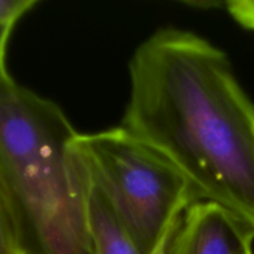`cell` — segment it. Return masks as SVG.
I'll list each match as a JSON object with an SVG mask.
<instances>
[{
  "label": "cell",
  "instance_id": "obj_1",
  "mask_svg": "<svg viewBox=\"0 0 254 254\" xmlns=\"http://www.w3.org/2000/svg\"><path fill=\"white\" fill-rule=\"evenodd\" d=\"M122 127L168 159L198 201L254 228V101L227 55L205 37L159 29L129 62Z\"/></svg>",
  "mask_w": 254,
  "mask_h": 254
},
{
  "label": "cell",
  "instance_id": "obj_2",
  "mask_svg": "<svg viewBox=\"0 0 254 254\" xmlns=\"http://www.w3.org/2000/svg\"><path fill=\"white\" fill-rule=\"evenodd\" d=\"M59 104L15 84L0 94V169L24 220L27 253L94 254L91 183Z\"/></svg>",
  "mask_w": 254,
  "mask_h": 254
},
{
  "label": "cell",
  "instance_id": "obj_3",
  "mask_svg": "<svg viewBox=\"0 0 254 254\" xmlns=\"http://www.w3.org/2000/svg\"><path fill=\"white\" fill-rule=\"evenodd\" d=\"M91 186L111 206L140 254H166L184 216L198 202L178 168L124 127L74 138Z\"/></svg>",
  "mask_w": 254,
  "mask_h": 254
},
{
  "label": "cell",
  "instance_id": "obj_4",
  "mask_svg": "<svg viewBox=\"0 0 254 254\" xmlns=\"http://www.w3.org/2000/svg\"><path fill=\"white\" fill-rule=\"evenodd\" d=\"M254 228L210 201L191 205L166 254H243L253 248Z\"/></svg>",
  "mask_w": 254,
  "mask_h": 254
},
{
  "label": "cell",
  "instance_id": "obj_5",
  "mask_svg": "<svg viewBox=\"0 0 254 254\" xmlns=\"http://www.w3.org/2000/svg\"><path fill=\"white\" fill-rule=\"evenodd\" d=\"M24 220L0 169V254H26Z\"/></svg>",
  "mask_w": 254,
  "mask_h": 254
},
{
  "label": "cell",
  "instance_id": "obj_6",
  "mask_svg": "<svg viewBox=\"0 0 254 254\" xmlns=\"http://www.w3.org/2000/svg\"><path fill=\"white\" fill-rule=\"evenodd\" d=\"M37 4V0H0V26L14 29L16 22Z\"/></svg>",
  "mask_w": 254,
  "mask_h": 254
},
{
  "label": "cell",
  "instance_id": "obj_7",
  "mask_svg": "<svg viewBox=\"0 0 254 254\" xmlns=\"http://www.w3.org/2000/svg\"><path fill=\"white\" fill-rule=\"evenodd\" d=\"M225 9L241 26L254 31V0L225 1Z\"/></svg>",
  "mask_w": 254,
  "mask_h": 254
},
{
  "label": "cell",
  "instance_id": "obj_8",
  "mask_svg": "<svg viewBox=\"0 0 254 254\" xmlns=\"http://www.w3.org/2000/svg\"><path fill=\"white\" fill-rule=\"evenodd\" d=\"M12 29L0 26V94L14 87L15 81L10 76L6 67V47Z\"/></svg>",
  "mask_w": 254,
  "mask_h": 254
},
{
  "label": "cell",
  "instance_id": "obj_9",
  "mask_svg": "<svg viewBox=\"0 0 254 254\" xmlns=\"http://www.w3.org/2000/svg\"><path fill=\"white\" fill-rule=\"evenodd\" d=\"M243 254H254V253H253V248H251V250H248L247 252H245Z\"/></svg>",
  "mask_w": 254,
  "mask_h": 254
},
{
  "label": "cell",
  "instance_id": "obj_10",
  "mask_svg": "<svg viewBox=\"0 0 254 254\" xmlns=\"http://www.w3.org/2000/svg\"><path fill=\"white\" fill-rule=\"evenodd\" d=\"M26 254H30V253H26Z\"/></svg>",
  "mask_w": 254,
  "mask_h": 254
}]
</instances>
